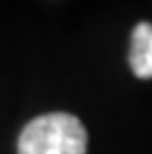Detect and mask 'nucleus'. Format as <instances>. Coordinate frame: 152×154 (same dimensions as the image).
<instances>
[{
  "label": "nucleus",
  "mask_w": 152,
  "mask_h": 154,
  "mask_svg": "<svg viewBox=\"0 0 152 154\" xmlns=\"http://www.w3.org/2000/svg\"><path fill=\"white\" fill-rule=\"evenodd\" d=\"M18 154H86V129L71 113H46L25 125Z\"/></svg>",
  "instance_id": "1"
},
{
  "label": "nucleus",
  "mask_w": 152,
  "mask_h": 154,
  "mask_svg": "<svg viewBox=\"0 0 152 154\" xmlns=\"http://www.w3.org/2000/svg\"><path fill=\"white\" fill-rule=\"evenodd\" d=\"M129 66L138 79H152V23H138L134 27Z\"/></svg>",
  "instance_id": "2"
}]
</instances>
